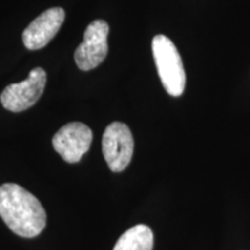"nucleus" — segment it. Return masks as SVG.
I'll return each mask as SVG.
<instances>
[{"mask_svg": "<svg viewBox=\"0 0 250 250\" xmlns=\"http://www.w3.org/2000/svg\"><path fill=\"white\" fill-rule=\"evenodd\" d=\"M0 217L12 232L31 239L46 225V213L33 193L15 183L0 186Z\"/></svg>", "mask_w": 250, "mask_h": 250, "instance_id": "obj_1", "label": "nucleus"}, {"mask_svg": "<svg viewBox=\"0 0 250 250\" xmlns=\"http://www.w3.org/2000/svg\"><path fill=\"white\" fill-rule=\"evenodd\" d=\"M65 20V12L61 7L46 9L24 29L23 44L29 50L44 48L56 36Z\"/></svg>", "mask_w": 250, "mask_h": 250, "instance_id": "obj_7", "label": "nucleus"}, {"mask_svg": "<svg viewBox=\"0 0 250 250\" xmlns=\"http://www.w3.org/2000/svg\"><path fill=\"white\" fill-rule=\"evenodd\" d=\"M154 236L152 229L146 225H137L122 235L114 250H152Z\"/></svg>", "mask_w": 250, "mask_h": 250, "instance_id": "obj_8", "label": "nucleus"}, {"mask_svg": "<svg viewBox=\"0 0 250 250\" xmlns=\"http://www.w3.org/2000/svg\"><path fill=\"white\" fill-rule=\"evenodd\" d=\"M152 51L165 89L171 96L182 95L186 72L176 46L167 36L156 35L152 41Z\"/></svg>", "mask_w": 250, "mask_h": 250, "instance_id": "obj_2", "label": "nucleus"}, {"mask_svg": "<svg viewBox=\"0 0 250 250\" xmlns=\"http://www.w3.org/2000/svg\"><path fill=\"white\" fill-rule=\"evenodd\" d=\"M133 148V137L126 124L114 122L108 125L102 137V152L110 170L123 171L132 159Z\"/></svg>", "mask_w": 250, "mask_h": 250, "instance_id": "obj_4", "label": "nucleus"}, {"mask_svg": "<svg viewBox=\"0 0 250 250\" xmlns=\"http://www.w3.org/2000/svg\"><path fill=\"white\" fill-rule=\"evenodd\" d=\"M92 130L80 122H72L57 131L52 138L55 151L68 164H77L89 151Z\"/></svg>", "mask_w": 250, "mask_h": 250, "instance_id": "obj_6", "label": "nucleus"}, {"mask_svg": "<svg viewBox=\"0 0 250 250\" xmlns=\"http://www.w3.org/2000/svg\"><path fill=\"white\" fill-rule=\"evenodd\" d=\"M109 26L104 20H95L88 24L83 41L74 52V61L81 71L98 67L108 55Z\"/></svg>", "mask_w": 250, "mask_h": 250, "instance_id": "obj_5", "label": "nucleus"}, {"mask_svg": "<svg viewBox=\"0 0 250 250\" xmlns=\"http://www.w3.org/2000/svg\"><path fill=\"white\" fill-rule=\"evenodd\" d=\"M46 83V73L42 67H36L26 80L12 83L0 95L2 107L12 112H21L33 107L43 95Z\"/></svg>", "mask_w": 250, "mask_h": 250, "instance_id": "obj_3", "label": "nucleus"}]
</instances>
